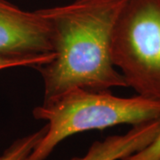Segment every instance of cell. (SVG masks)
<instances>
[{
	"mask_svg": "<svg viewBox=\"0 0 160 160\" xmlns=\"http://www.w3.org/2000/svg\"><path fill=\"white\" fill-rule=\"evenodd\" d=\"M127 0H74L37 11L51 34L54 58L36 68L44 100L73 88L94 91L127 87L111 59L115 24Z\"/></svg>",
	"mask_w": 160,
	"mask_h": 160,
	"instance_id": "6da1fadb",
	"label": "cell"
},
{
	"mask_svg": "<svg viewBox=\"0 0 160 160\" xmlns=\"http://www.w3.org/2000/svg\"><path fill=\"white\" fill-rule=\"evenodd\" d=\"M33 117L46 121L47 130L28 160H46L59 143L76 133L135 126L160 118V102L137 94L118 97L109 90L78 87L44 100L33 109Z\"/></svg>",
	"mask_w": 160,
	"mask_h": 160,
	"instance_id": "7a4b0ae2",
	"label": "cell"
},
{
	"mask_svg": "<svg viewBox=\"0 0 160 160\" xmlns=\"http://www.w3.org/2000/svg\"><path fill=\"white\" fill-rule=\"evenodd\" d=\"M114 66L137 95L160 102V0H127L111 40Z\"/></svg>",
	"mask_w": 160,
	"mask_h": 160,
	"instance_id": "3957f363",
	"label": "cell"
},
{
	"mask_svg": "<svg viewBox=\"0 0 160 160\" xmlns=\"http://www.w3.org/2000/svg\"><path fill=\"white\" fill-rule=\"evenodd\" d=\"M52 52L50 29L38 12L0 0V56L36 57Z\"/></svg>",
	"mask_w": 160,
	"mask_h": 160,
	"instance_id": "277c9868",
	"label": "cell"
},
{
	"mask_svg": "<svg viewBox=\"0 0 160 160\" xmlns=\"http://www.w3.org/2000/svg\"><path fill=\"white\" fill-rule=\"evenodd\" d=\"M160 132V118L132 126L124 134L110 135L92 144L83 157L69 160H121L148 146Z\"/></svg>",
	"mask_w": 160,
	"mask_h": 160,
	"instance_id": "5b68a950",
	"label": "cell"
},
{
	"mask_svg": "<svg viewBox=\"0 0 160 160\" xmlns=\"http://www.w3.org/2000/svg\"><path fill=\"white\" fill-rule=\"evenodd\" d=\"M46 130L47 124L39 130L15 140L0 156V160H28L32 150L44 137Z\"/></svg>",
	"mask_w": 160,
	"mask_h": 160,
	"instance_id": "8992f818",
	"label": "cell"
},
{
	"mask_svg": "<svg viewBox=\"0 0 160 160\" xmlns=\"http://www.w3.org/2000/svg\"><path fill=\"white\" fill-rule=\"evenodd\" d=\"M55 53L52 52L50 53L43 54L40 56L28 58H13L0 56V70L13 67H33L38 68L41 65L50 62L54 58Z\"/></svg>",
	"mask_w": 160,
	"mask_h": 160,
	"instance_id": "52a82bcc",
	"label": "cell"
},
{
	"mask_svg": "<svg viewBox=\"0 0 160 160\" xmlns=\"http://www.w3.org/2000/svg\"><path fill=\"white\" fill-rule=\"evenodd\" d=\"M121 160H160V132L148 146Z\"/></svg>",
	"mask_w": 160,
	"mask_h": 160,
	"instance_id": "ba28073f",
	"label": "cell"
}]
</instances>
